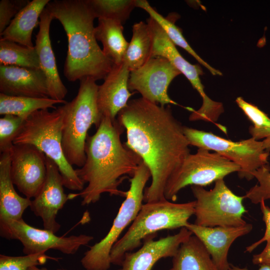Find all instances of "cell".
Masks as SVG:
<instances>
[{
  "mask_svg": "<svg viewBox=\"0 0 270 270\" xmlns=\"http://www.w3.org/2000/svg\"><path fill=\"white\" fill-rule=\"evenodd\" d=\"M116 120L126 130L124 144L141 158L151 174L144 201L166 199L168 180L190 154L184 126L169 106H161L142 97L129 100Z\"/></svg>",
  "mask_w": 270,
  "mask_h": 270,
  "instance_id": "6da1fadb",
  "label": "cell"
},
{
  "mask_svg": "<svg viewBox=\"0 0 270 270\" xmlns=\"http://www.w3.org/2000/svg\"><path fill=\"white\" fill-rule=\"evenodd\" d=\"M124 130L116 119L103 116L96 132L88 135L85 162L76 169L78 176L87 186L78 193L68 194V200L80 196L82 205L85 206L96 203L104 193L126 197L127 191L118 188L126 178L134 176L143 161L122 142L120 136Z\"/></svg>",
  "mask_w": 270,
  "mask_h": 270,
  "instance_id": "7a4b0ae2",
  "label": "cell"
},
{
  "mask_svg": "<svg viewBox=\"0 0 270 270\" xmlns=\"http://www.w3.org/2000/svg\"><path fill=\"white\" fill-rule=\"evenodd\" d=\"M66 32L68 50L64 75L70 82L104 79L114 66L97 42L96 18L86 0H54L46 8Z\"/></svg>",
  "mask_w": 270,
  "mask_h": 270,
  "instance_id": "3957f363",
  "label": "cell"
},
{
  "mask_svg": "<svg viewBox=\"0 0 270 270\" xmlns=\"http://www.w3.org/2000/svg\"><path fill=\"white\" fill-rule=\"evenodd\" d=\"M195 205L196 200L178 204L166 199L143 204L127 232L112 246L111 264L120 266L126 252L160 230L186 228L194 214Z\"/></svg>",
  "mask_w": 270,
  "mask_h": 270,
  "instance_id": "277c9868",
  "label": "cell"
},
{
  "mask_svg": "<svg viewBox=\"0 0 270 270\" xmlns=\"http://www.w3.org/2000/svg\"><path fill=\"white\" fill-rule=\"evenodd\" d=\"M64 114L63 106L52 111L44 109L35 112L25 120L13 144H28L37 148L57 164L64 186L80 192L84 183L67 161L62 150Z\"/></svg>",
  "mask_w": 270,
  "mask_h": 270,
  "instance_id": "5b68a950",
  "label": "cell"
},
{
  "mask_svg": "<svg viewBox=\"0 0 270 270\" xmlns=\"http://www.w3.org/2000/svg\"><path fill=\"white\" fill-rule=\"evenodd\" d=\"M96 82L89 78L80 80L76 96L62 105V147L72 166L81 168L84 164L88 132L92 124L97 128L102 118L97 103L98 86Z\"/></svg>",
  "mask_w": 270,
  "mask_h": 270,
  "instance_id": "8992f818",
  "label": "cell"
},
{
  "mask_svg": "<svg viewBox=\"0 0 270 270\" xmlns=\"http://www.w3.org/2000/svg\"><path fill=\"white\" fill-rule=\"evenodd\" d=\"M151 177L148 167L142 162L130 178V186L112 226L106 235L90 247L80 260L86 270H108L112 264L110 252L126 227L133 222L141 208L146 184Z\"/></svg>",
  "mask_w": 270,
  "mask_h": 270,
  "instance_id": "52a82bcc",
  "label": "cell"
},
{
  "mask_svg": "<svg viewBox=\"0 0 270 270\" xmlns=\"http://www.w3.org/2000/svg\"><path fill=\"white\" fill-rule=\"evenodd\" d=\"M195 197L194 224L206 227L242 226L247 222L243 219L247 212L243 205L244 196L234 194L224 179L214 182L212 189L192 186Z\"/></svg>",
  "mask_w": 270,
  "mask_h": 270,
  "instance_id": "ba28073f",
  "label": "cell"
},
{
  "mask_svg": "<svg viewBox=\"0 0 270 270\" xmlns=\"http://www.w3.org/2000/svg\"><path fill=\"white\" fill-rule=\"evenodd\" d=\"M183 130L190 146L214 151L239 166L238 174L240 178L250 180L254 178V171L268 164L270 152L264 150L262 141L252 137L234 142L212 132L186 126Z\"/></svg>",
  "mask_w": 270,
  "mask_h": 270,
  "instance_id": "9c48e42d",
  "label": "cell"
},
{
  "mask_svg": "<svg viewBox=\"0 0 270 270\" xmlns=\"http://www.w3.org/2000/svg\"><path fill=\"white\" fill-rule=\"evenodd\" d=\"M240 170L239 166L218 153L198 148L196 153L190 154L170 176L164 196L175 202L178 192L188 186L204 187Z\"/></svg>",
  "mask_w": 270,
  "mask_h": 270,
  "instance_id": "30bf717a",
  "label": "cell"
},
{
  "mask_svg": "<svg viewBox=\"0 0 270 270\" xmlns=\"http://www.w3.org/2000/svg\"><path fill=\"white\" fill-rule=\"evenodd\" d=\"M0 234L1 236L6 238L19 240L25 254L46 252L50 249L72 254L94 238L92 236L86 234L58 236L48 230L30 226L23 219L0 223Z\"/></svg>",
  "mask_w": 270,
  "mask_h": 270,
  "instance_id": "8fae6325",
  "label": "cell"
},
{
  "mask_svg": "<svg viewBox=\"0 0 270 270\" xmlns=\"http://www.w3.org/2000/svg\"><path fill=\"white\" fill-rule=\"evenodd\" d=\"M180 74L166 58L152 57L140 68L130 72L128 88L130 90L140 93L144 98L161 106L178 105L169 96L168 90L172 80Z\"/></svg>",
  "mask_w": 270,
  "mask_h": 270,
  "instance_id": "7c38bea8",
  "label": "cell"
},
{
  "mask_svg": "<svg viewBox=\"0 0 270 270\" xmlns=\"http://www.w3.org/2000/svg\"><path fill=\"white\" fill-rule=\"evenodd\" d=\"M10 153V175L18 190L30 199L39 192L46 174V156L28 144L13 145Z\"/></svg>",
  "mask_w": 270,
  "mask_h": 270,
  "instance_id": "4fadbf2b",
  "label": "cell"
},
{
  "mask_svg": "<svg viewBox=\"0 0 270 270\" xmlns=\"http://www.w3.org/2000/svg\"><path fill=\"white\" fill-rule=\"evenodd\" d=\"M46 174L44 184L31 201L30 208L41 218L44 229L54 234L60 228L56 218L58 211L68 200L64 192L59 168L54 162L46 156Z\"/></svg>",
  "mask_w": 270,
  "mask_h": 270,
  "instance_id": "5bb4252c",
  "label": "cell"
},
{
  "mask_svg": "<svg viewBox=\"0 0 270 270\" xmlns=\"http://www.w3.org/2000/svg\"><path fill=\"white\" fill-rule=\"evenodd\" d=\"M156 234L146 237L138 250L126 252L118 270H151L161 258H172L180 246L193 234L187 228H182L175 234L154 240Z\"/></svg>",
  "mask_w": 270,
  "mask_h": 270,
  "instance_id": "9a60e30c",
  "label": "cell"
},
{
  "mask_svg": "<svg viewBox=\"0 0 270 270\" xmlns=\"http://www.w3.org/2000/svg\"><path fill=\"white\" fill-rule=\"evenodd\" d=\"M202 242L219 270H229L228 253L230 246L239 237L250 233L252 225L236 227H206L188 222L186 227Z\"/></svg>",
  "mask_w": 270,
  "mask_h": 270,
  "instance_id": "2e32d148",
  "label": "cell"
},
{
  "mask_svg": "<svg viewBox=\"0 0 270 270\" xmlns=\"http://www.w3.org/2000/svg\"><path fill=\"white\" fill-rule=\"evenodd\" d=\"M0 92L6 95L50 98L45 75L41 69L0 66Z\"/></svg>",
  "mask_w": 270,
  "mask_h": 270,
  "instance_id": "e0dca14e",
  "label": "cell"
},
{
  "mask_svg": "<svg viewBox=\"0 0 270 270\" xmlns=\"http://www.w3.org/2000/svg\"><path fill=\"white\" fill-rule=\"evenodd\" d=\"M130 74L124 62L114 64L102 84L98 86L97 103L102 117L114 120L120 112L127 106L132 94L128 88Z\"/></svg>",
  "mask_w": 270,
  "mask_h": 270,
  "instance_id": "ac0fdd59",
  "label": "cell"
},
{
  "mask_svg": "<svg viewBox=\"0 0 270 270\" xmlns=\"http://www.w3.org/2000/svg\"><path fill=\"white\" fill-rule=\"evenodd\" d=\"M53 20L45 8L40 19L39 30L36 36L34 46L41 70L44 73L50 98L63 101L68 90L60 76L50 36V25Z\"/></svg>",
  "mask_w": 270,
  "mask_h": 270,
  "instance_id": "d6986e66",
  "label": "cell"
},
{
  "mask_svg": "<svg viewBox=\"0 0 270 270\" xmlns=\"http://www.w3.org/2000/svg\"><path fill=\"white\" fill-rule=\"evenodd\" d=\"M30 199L20 196L14 188L10 175V153L0 156V223L22 219L24 210L30 207Z\"/></svg>",
  "mask_w": 270,
  "mask_h": 270,
  "instance_id": "ffe728a7",
  "label": "cell"
},
{
  "mask_svg": "<svg viewBox=\"0 0 270 270\" xmlns=\"http://www.w3.org/2000/svg\"><path fill=\"white\" fill-rule=\"evenodd\" d=\"M50 2V0L30 1L0 34V38L24 46L34 48L32 40V32L39 24L41 14Z\"/></svg>",
  "mask_w": 270,
  "mask_h": 270,
  "instance_id": "44dd1931",
  "label": "cell"
},
{
  "mask_svg": "<svg viewBox=\"0 0 270 270\" xmlns=\"http://www.w3.org/2000/svg\"><path fill=\"white\" fill-rule=\"evenodd\" d=\"M169 270H219L201 240L192 234L179 247Z\"/></svg>",
  "mask_w": 270,
  "mask_h": 270,
  "instance_id": "7402d4cb",
  "label": "cell"
},
{
  "mask_svg": "<svg viewBox=\"0 0 270 270\" xmlns=\"http://www.w3.org/2000/svg\"><path fill=\"white\" fill-rule=\"evenodd\" d=\"M123 30L121 22L110 19H98L95 27L96 39L102 42L105 56L114 64L122 62L129 44L124 37Z\"/></svg>",
  "mask_w": 270,
  "mask_h": 270,
  "instance_id": "603a6c76",
  "label": "cell"
},
{
  "mask_svg": "<svg viewBox=\"0 0 270 270\" xmlns=\"http://www.w3.org/2000/svg\"><path fill=\"white\" fill-rule=\"evenodd\" d=\"M152 38L148 24L140 22L132 26V40L123 61L130 72L142 66L150 58Z\"/></svg>",
  "mask_w": 270,
  "mask_h": 270,
  "instance_id": "cb8c5ba5",
  "label": "cell"
},
{
  "mask_svg": "<svg viewBox=\"0 0 270 270\" xmlns=\"http://www.w3.org/2000/svg\"><path fill=\"white\" fill-rule=\"evenodd\" d=\"M66 102V100H57L50 98L12 96L0 93V114H12L26 120L37 110L55 109L56 108L54 105Z\"/></svg>",
  "mask_w": 270,
  "mask_h": 270,
  "instance_id": "d4e9b609",
  "label": "cell"
},
{
  "mask_svg": "<svg viewBox=\"0 0 270 270\" xmlns=\"http://www.w3.org/2000/svg\"><path fill=\"white\" fill-rule=\"evenodd\" d=\"M136 7L146 10L162 28L168 38L192 55L200 64L206 68L213 75H222V72L204 60L192 48L184 38L182 30L168 18H164L152 7L146 0H136Z\"/></svg>",
  "mask_w": 270,
  "mask_h": 270,
  "instance_id": "484cf974",
  "label": "cell"
},
{
  "mask_svg": "<svg viewBox=\"0 0 270 270\" xmlns=\"http://www.w3.org/2000/svg\"><path fill=\"white\" fill-rule=\"evenodd\" d=\"M0 64L40 69L35 47L31 48L0 38Z\"/></svg>",
  "mask_w": 270,
  "mask_h": 270,
  "instance_id": "4316f807",
  "label": "cell"
},
{
  "mask_svg": "<svg viewBox=\"0 0 270 270\" xmlns=\"http://www.w3.org/2000/svg\"><path fill=\"white\" fill-rule=\"evenodd\" d=\"M95 18L118 20L122 24L136 7V0H86Z\"/></svg>",
  "mask_w": 270,
  "mask_h": 270,
  "instance_id": "83f0119b",
  "label": "cell"
},
{
  "mask_svg": "<svg viewBox=\"0 0 270 270\" xmlns=\"http://www.w3.org/2000/svg\"><path fill=\"white\" fill-rule=\"evenodd\" d=\"M236 103L253 126L249 128L252 137L259 140L270 134V118L256 106L250 104L242 97H238Z\"/></svg>",
  "mask_w": 270,
  "mask_h": 270,
  "instance_id": "f1b7e54d",
  "label": "cell"
},
{
  "mask_svg": "<svg viewBox=\"0 0 270 270\" xmlns=\"http://www.w3.org/2000/svg\"><path fill=\"white\" fill-rule=\"evenodd\" d=\"M48 260L58 261L59 258L50 256L44 252L23 256L0 255V270H28L33 266L44 264Z\"/></svg>",
  "mask_w": 270,
  "mask_h": 270,
  "instance_id": "f546056e",
  "label": "cell"
},
{
  "mask_svg": "<svg viewBox=\"0 0 270 270\" xmlns=\"http://www.w3.org/2000/svg\"><path fill=\"white\" fill-rule=\"evenodd\" d=\"M258 184L252 187L244 196L245 198L249 199L254 204L270 200V166L268 164L264 166L252 173Z\"/></svg>",
  "mask_w": 270,
  "mask_h": 270,
  "instance_id": "4dcf8cb0",
  "label": "cell"
},
{
  "mask_svg": "<svg viewBox=\"0 0 270 270\" xmlns=\"http://www.w3.org/2000/svg\"><path fill=\"white\" fill-rule=\"evenodd\" d=\"M25 120L12 114H6L0 118V153L10 150L13 142L21 130Z\"/></svg>",
  "mask_w": 270,
  "mask_h": 270,
  "instance_id": "1f68e13d",
  "label": "cell"
},
{
  "mask_svg": "<svg viewBox=\"0 0 270 270\" xmlns=\"http://www.w3.org/2000/svg\"><path fill=\"white\" fill-rule=\"evenodd\" d=\"M30 2L28 0H1L0 2V34L12 20Z\"/></svg>",
  "mask_w": 270,
  "mask_h": 270,
  "instance_id": "d6a6232c",
  "label": "cell"
},
{
  "mask_svg": "<svg viewBox=\"0 0 270 270\" xmlns=\"http://www.w3.org/2000/svg\"><path fill=\"white\" fill-rule=\"evenodd\" d=\"M260 208L262 214V220L266 224V230L263 237L257 242L248 246L246 252H251L263 242H266L270 238V208L265 204L264 201L260 202Z\"/></svg>",
  "mask_w": 270,
  "mask_h": 270,
  "instance_id": "836d02e7",
  "label": "cell"
},
{
  "mask_svg": "<svg viewBox=\"0 0 270 270\" xmlns=\"http://www.w3.org/2000/svg\"><path fill=\"white\" fill-rule=\"evenodd\" d=\"M266 242V244L263 250L253 256L252 262L254 264L270 265V238Z\"/></svg>",
  "mask_w": 270,
  "mask_h": 270,
  "instance_id": "e575fe53",
  "label": "cell"
},
{
  "mask_svg": "<svg viewBox=\"0 0 270 270\" xmlns=\"http://www.w3.org/2000/svg\"><path fill=\"white\" fill-rule=\"evenodd\" d=\"M260 268L258 270H270V265L261 264L260 265ZM229 270H249L248 268H240L230 264V267Z\"/></svg>",
  "mask_w": 270,
  "mask_h": 270,
  "instance_id": "d590c367",
  "label": "cell"
},
{
  "mask_svg": "<svg viewBox=\"0 0 270 270\" xmlns=\"http://www.w3.org/2000/svg\"><path fill=\"white\" fill-rule=\"evenodd\" d=\"M263 146L264 150L268 152H270V134L262 140Z\"/></svg>",
  "mask_w": 270,
  "mask_h": 270,
  "instance_id": "8d00e7d4",
  "label": "cell"
},
{
  "mask_svg": "<svg viewBox=\"0 0 270 270\" xmlns=\"http://www.w3.org/2000/svg\"><path fill=\"white\" fill-rule=\"evenodd\" d=\"M28 270H48L46 268H40L38 266H33L30 268ZM58 270H67L65 269H58Z\"/></svg>",
  "mask_w": 270,
  "mask_h": 270,
  "instance_id": "74e56055",
  "label": "cell"
}]
</instances>
